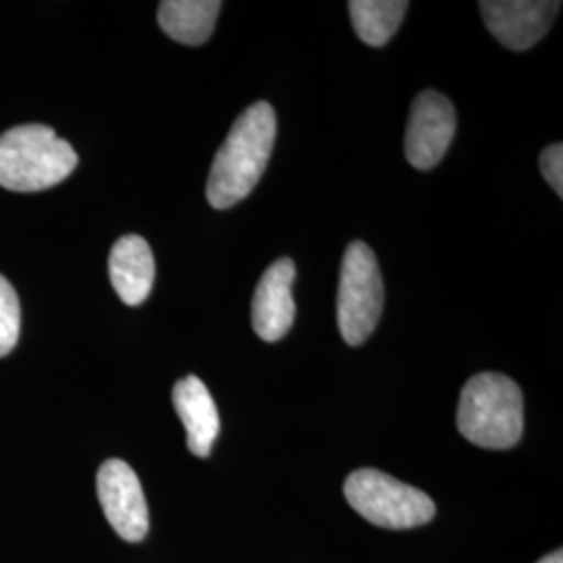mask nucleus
I'll return each mask as SVG.
<instances>
[{
	"instance_id": "7",
	"label": "nucleus",
	"mask_w": 563,
	"mask_h": 563,
	"mask_svg": "<svg viewBox=\"0 0 563 563\" xmlns=\"http://www.w3.org/2000/svg\"><path fill=\"white\" fill-rule=\"evenodd\" d=\"M455 109L441 92L426 90L413 104L405 132V155L416 169L439 165L455 136Z\"/></svg>"
},
{
	"instance_id": "16",
	"label": "nucleus",
	"mask_w": 563,
	"mask_h": 563,
	"mask_svg": "<svg viewBox=\"0 0 563 563\" xmlns=\"http://www.w3.org/2000/svg\"><path fill=\"white\" fill-rule=\"evenodd\" d=\"M539 563H563V551L562 549H558V551H553V553H549L547 558H543Z\"/></svg>"
},
{
	"instance_id": "8",
	"label": "nucleus",
	"mask_w": 563,
	"mask_h": 563,
	"mask_svg": "<svg viewBox=\"0 0 563 563\" xmlns=\"http://www.w3.org/2000/svg\"><path fill=\"white\" fill-rule=\"evenodd\" d=\"M562 2L553 0H483L488 32L511 51H528L543 41L558 18Z\"/></svg>"
},
{
	"instance_id": "12",
	"label": "nucleus",
	"mask_w": 563,
	"mask_h": 563,
	"mask_svg": "<svg viewBox=\"0 0 563 563\" xmlns=\"http://www.w3.org/2000/svg\"><path fill=\"white\" fill-rule=\"evenodd\" d=\"M222 2L218 0H165L157 20L163 32L180 44L201 46L211 38Z\"/></svg>"
},
{
	"instance_id": "4",
	"label": "nucleus",
	"mask_w": 563,
	"mask_h": 563,
	"mask_svg": "<svg viewBox=\"0 0 563 563\" xmlns=\"http://www.w3.org/2000/svg\"><path fill=\"white\" fill-rule=\"evenodd\" d=\"M344 497L367 522L388 530L422 526L437 514V505L423 490L369 467L346 478Z\"/></svg>"
},
{
	"instance_id": "5",
	"label": "nucleus",
	"mask_w": 563,
	"mask_h": 563,
	"mask_svg": "<svg viewBox=\"0 0 563 563\" xmlns=\"http://www.w3.org/2000/svg\"><path fill=\"white\" fill-rule=\"evenodd\" d=\"M336 307L346 344L360 346L372 336L383 316L384 284L376 255L365 242H351L344 251Z\"/></svg>"
},
{
	"instance_id": "6",
	"label": "nucleus",
	"mask_w": 563,
	"mask_h": 563,
	"mask_svg": "<svg viewBox=\"0 0 563 563\" xmlns=\"http://www.w3.org/2000/svg\"><path fill=\"white\" fill-rule=\"evenodd\" d=\"M97 493L111 528L128 543L148 532V505L136 472L121 460H107L97 474Z\"/></svg>"
},
{
	"instance_id": "14",
	"label": "nucleus",
	"mask_w": 563,
	"mask_h": 563,
	"mask_svg": "<svg viewBox=\"0 0 563 563\" xmlns=\"http://www.w3.org/2000/svg\"><path fill=\"white\" fill-rule=\"evenodd\" d=\"M20 299L11 282L0 276V357L9 355L20 341Z\"/></svg>"
},
{
	"instance_id": "10",
	"label": "nucleus",
	"mask_w": 563,
	"mask_h": 563,
	"mask_svg": "<svg viewBox=\"0 0 563 563\" xmlns=\"http://www.w3.org/2000/svg\"><path fill=\"white\" fill-rule=\"evenodd\" d=\"M176 413L186 428V444L192 455L207 457L220 434V413L201 378L186 376L172 393Z\"/></svg>"
},
{
	"instance_id": "9",
	"label": "nucleus",
	"mask_w": 563,
	"mask_h": 563,
	"mask_svg": "<svg viewBox=\"0 0 563 563\" xmlns=\"http://www.w3.org/2000/svg\"><path fill=\"white\" fill-rule=\"evenodd\" d=\"M295 263L290 260H278L269 265L253 295V330L265 342L280 341L295 322V299H292V282H295Z\"/></svg>"
},
{
	"instance_id": "11",
	"label": "nucleus",
	"mask_w": 563,
	"mask_h": 563,
	"mask_svg": "<svg viewBox=\"0 0 563 563\" xmlns=\"http://www.w3.org/2000/svg\"><path fill=\"white\" fill-rule=\"evenodd\" d=\"M109 276L121 301L136 307L146 301L155 282V257L141 236H123L109 255Z\"/></svg>"
},
{
	"instance_id": "1",
	"label": "nucleus",
	"mask_w": 563,
	"mask_h": 563,
	"mask_svg": "<svg viewBox=\"0 0 563 563\" xmlns=\"http://www.w3.org/2000/svg\"><path fill=\"white\" fill-rule=\"evenodd\" d=\"M272 104L255 102L234 121L207 180V201L213 209H230L246 199L262 180L276 142Z\"/></svg>"
},
{
	"instance_id": "3",
	"label": "nucleus",
	"mask_w": 563,
	"mask_h": 563,
	"mask_svg": "<svg viewBox=\"0 0 563 563\" xmlns=\"http://www.w3.org/2000/svg\"><path fill=\"white\" fill-rule=\"evenodd\" d=\"M457 428L470 443L483 449H511L523 434L520 386L504 374H476L463 386Z\"/></svg>"
},
{
	"instance_id": "2",
	"label": "nucleus",
	"mask_w": 563,
	"mask_h": 563,
	"mask_svg": "<svg viewBox=\"0 0 563 563\" xmlns=\"http://www.w3.org/2000/svg\"><path fill=\"white\" fill-rule=\"evenodd\" d=\"M78 167L71 144L41 123L11 128L0 136V186L13 192H41Z\"/></svg>"
},
{
	"instance_id": "13",
	"label": "nucleus",
	"mask_w": 563,
	"mask_h": 563,
	"mask_svg": "<svg viewBox=\"0 0 563 563\" xmlns=\"http://www.w3.org/2000/svg\"><path fill=\"white\" fill-rule=\"evenodd\" d=\"M409 2L402 0H351L349 13L357 36L369 46H384L399 30Z\"/></svg>"
},
{
	"instance_id": "15",
	"label": "nucleus",
	"mask_w": 563,
	"mask_h": 563,
	"mask_svg": "<svg viewBox=\"0 0 563 563\" xmlns=\"http://www.w3.org/2000/svg\"><path fill=\"white\" fill-rule=\"evenodd\" d=\"M541 172H543L544 180L549 181V186L558 192V197H563V146L551 144L547 146L541 155Z\"/></svg>"
}]
</instances>
